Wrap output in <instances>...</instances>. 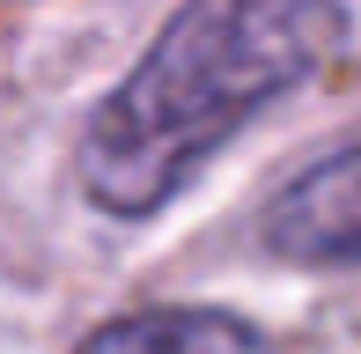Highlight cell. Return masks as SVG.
<instances>
[{
    "instance_id": "7a4b0ae2",
    "label": "cell",
    "mask_w": 361,
    "mask_h": 354,
    "mask_svg": "<svg viewBox=\"0 0 361 354\" xmlns=\"http://www.w3.org/2000/svg\"><path fill=\"white\" fill-rule=\"evenodd\" d=\"M258 229L288 266H361V133L324 163L295 170L266 200Z\"/></svg>"
},
{
    "instance_id": "3957f363",
    "label": "cell",
    "mask_w": 361,
    "mask_h": 354,
    "mask_svg": "<svg viewBox=\"0 0 361 354\" xmlns=\"http://www.w3.org/2000/svg\"><path fill=\"white\" fill-rule=\"evenodd\" d=\"M81 354H266L243 317L228 310H185V303H162V310H133L96 325Z\"/></svg>"
},
{
    "instance_id": "6da1fadb",
    "label": "cell",
    "mask_w": 361,
    "mask_h": 354,
    "mask_svg": "<svg viewBox=\"0 0 361 354\" xmlns=\"http://www.w3.org/2000/svg\"><path fill=\"white\" fill-rule=\"evenodd\" d=\"M347 37L339 0H192L81 133V192L104 214H155L236 126Z\"/></svg>"
}]
</instances>
